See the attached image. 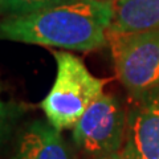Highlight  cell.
<instances>
[{
    "label": "cell",
    "instance_id": "obj_7",
    "mask_svg": "<svg viewBox=\"0 0 159 159\" xmlns=\"http://www.w3.org/2000/svg\"><path fill=\"white\" fill-rule=\"evenodd\" d=\"M109 32L134 33L159 29V0H111Z\"/></svg>",
    "mask_w": 159,
    "mask_h": 159
},
{
    "label": "cell",
    "instance_id": "obj_9",
    "mask_svg": "<svg viewBox=\"0 0 159 159\" xmlns=\"http://www.w3.org/2000/svg\"><path fill=\"white\" fill-rule=\"evenodd\" d=\"M8 121H9V113L7 105L3 102V99L0 98V145L3 143L6 134L8 131Z\"/></svg>",
    "mask_w": 159,
    "mask_h": 159
},
{
    "label": "cell",
    "instance_id": "obj_1",
    "mask_svg": "<svg viewBox=\"0 0 159 159\" xmlns=\"http://www.w3.org/2000/svg\"><path fill=\"white\" fill-rule=\"evenodd\" d=\"M111 21L109 0H65L39 12L7 17L0 23V39L86 52L105 45Z\"/></svg>",
    "mask_w": 159,
    "mask_h": 159
},
{
    "label": "cell",
    "instance_id": "obj_8",
    "mask_svg": "<svg viewBox=\"0 0 159 159\" xmlns=\"http://www.w3.org/2000/svg\"><path fill=\"white\" fill-rule=\"evenodd\" d=\"M65 0H0V9L12 16H23L57 6Z\"/></svg>",
    "mask_w": 159,
    "mask_h": 159
},
{
    "label": "cell",
    "instance_id": "obj_5",
    "mask_svg": "<svg viewBox=\"0 0 159 159\" xmlns=\"http://www.w3.org/2000/svg\"><path fill=\"white\" fill-rule=\"evenodd\" d=\"M127 114V159H159V86L138 94Z\"/></svg>",
    "mask_w": 159,
    "mask_h": 159
},
{
    "label": "cell",
    "instance_id": "obj_2",
    "mask_svg": "<svg viewBox=\"0 0 159 159\" xmlns=\"http://www.w3.org/2000/svg\"><path fill=\"white\" fill-rule=\"evenodd\" d=\"M57 72L53 86L41 102L48 122L57 130L73 129L86 109L102 94L105 80L88 70L80 57L53 52Z\"/></svg>",
    "mask_w": 159,
    "mask_h": 159
},
{
    "label": "cell",
    "instance_id": "obj_6",
    "mask_svg": "<svg viewBox=\"0 0 159 159\" xmlns=\"http://www.w3.org/2000/svg\"><path fill=\"white\" fill-rule=\"evenodd\" d=\"M11 159H74L60 130L49 122L34 121L19 138Z\"/></svg>",
    "mask_w": 159,
    "mask_h": 159
},
{
    "label": "cell",
    "instance_id": "obj_3",
    "mask_svg": "<svg viewBox=\"0 0 159 159\" xmlns=\"http://www.w3.org/2000/svg\"><path fill=\"white\" fill-rule=\"evenodd\" d=\"M119 81L134 96L159 86V29L107 32Z\"/></svg>",
    "mask_w": 159,
    "mask_h": 159
},
{
    "label": "cell",
    "instance_id": "obj_4",
    "mask_svg": "<svg viewBox=\"0 0 159 159\" xmlns=\"http://www.w3.org/2000/svg\"><path fill=\"white\" fill-rule=\"evenodd\" d=\"M127 114L111 94H101L73 127V141L89 157L121 150L126 139Z\"/></svg>",
    "mask_w": 159,
    "mask_h": 159
},
{
    "label": "cell",
    "instance_id": "obj_11",
    "mask_svg": "<svg viewBox=\"0 0 159 159\" xmlns=\"http://www.w3.org/2000/svg\"><path fill=\"white\" fill-rule=\"evenodd\" d=\"M109 2H111V0H109Z\"/></svg>",
    "mask_w": 159,
    "mask_h": 159
},
{
    "label": "cell",
    "instance_id": "obj_10",
    "mask_svg": "<svg viewBox=\"0 0 159 159\" xmlns=\"http://www.w3.org/2000/svg\"><path fill=\"white\" fill-rule=\"evenodd\" d=\"M92 159H127L125 157V154L121 151L117 152H110V154H105V155H99V157H93Z\"/></svg>",
    "mask_w": 159,
    "mask_h": 159
}]
</instances>
